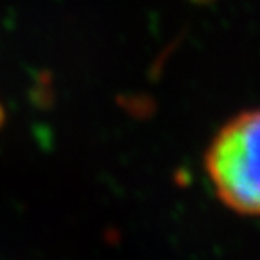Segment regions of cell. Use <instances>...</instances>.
Instances as JSON below:
<instances>
[{"label":"cell","mask_w":260,"mask_h":260,"mask_svg":"<svg viewBox=\"0 0 260 260\" xmlns=\"http://www.w3.org/2000/svg\"><path fill=\"white\" fill-rule=\"evenodd\" d=\"M204 167L217 197L239 215H260V107L226 121L211 139Z\"/></svg>","instance_id":"1"}]
</instances>
